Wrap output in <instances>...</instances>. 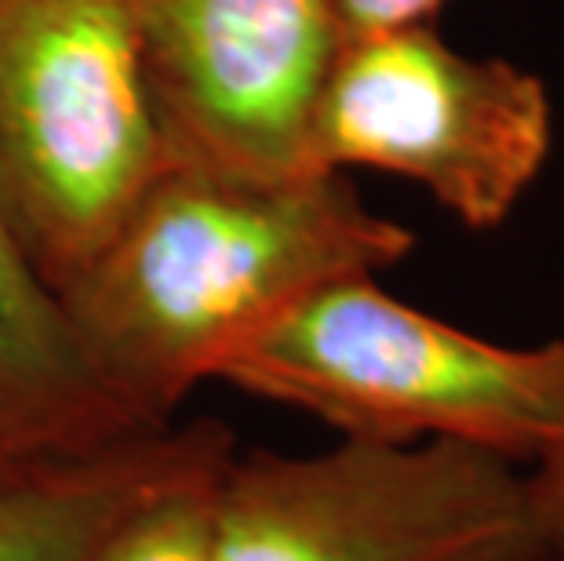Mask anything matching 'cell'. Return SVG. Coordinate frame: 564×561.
I'll return each instance as SVG.
<instances>
[{
	"mask_svg": "<svg viewBox=\"0 0 564 561\" xmlns=\"http://www.w3.org/2000/svg\"><path fill=\"white\" fill-rule=\"evenodd\" d=\"M415 248L346 172L230 175L167 161L58 292L95 384L161 431L204 379L310 292L382 273Z\"/></svg>",
	"mask_w": 564,
	"mask_h": 561,
	"instance_id": "1",
	"label": "cell"
},
{
	"mask_svg": "<svg viewBox=\"0 0 564 561\" xmlns=\"http://www.w3.org/2000/svg\"><path fill=\"white\" fill-rule=\"evenodd\" d=\"M343 438L455 441L535 463L564 434V339L491 343L408 306L371 273L310 292L219 373Z\"/></svg>",
	"mask_w": 564,
	"mask_h": 561,
	"instance_id": "2",
	"label": "cell"
},
{
	"mask_svg": "<svg viewBox=\"0 0 564 561\" xmlns=\"http://www.w3.org/2000/svg\"><path fill=\"white\" fill-rule=\"evenodd\" d=\"M167 161L121 0H0V219L55 295Z\"/></svg>",
	"mask_w": 564,
	"mask_h": 561,
	"instance_id": "3",
	"label": "cell"
},
{
	"mask_svg": "<svg viewBox=\"0 0 564 561\" xmlns=\"http://www.w3.org/2000/svg\"><path fill=\"white\" fill-rule=\"evenodd\" d=\"M212 561H550L518 463L455 441L245 452L212 485Z\"/></svg>",
	"mask_w": 564,
	"mask_h": 561,
	"instance_id": "4",
	"label": "cell"
},
{
	"mask_svg": "<svg viewBox=\"0 0 564 561\" xmlns=\"http://www.w3.org/2000/svg\"><path fill=\"white\" fill-rule=\"evenodd\" d=\"M550 139L543 80L455 52L423 22L339 41L310 110L306 161L390 172L470 230H496L543 172Z\"/></svg>",
	"mask_w": 564,
	"mask_h": 561,
	"instance_id": "5",
	"label": "cell"
},
{
	"mask_svg": "<svg viewBox=\"0 0 564 561\" xmlns=\"http://www.w3.org/2000/svg\"><path fill=\"white\" fill-rule=\"evenodd\" d=\"M178 164L317 172L306 128L335 47V0H121Z\"/></svg>",
	"mask_w": 564,
	"mask_h": 561,
	"instance_id": "6",
	"label": "cell"
},
{
	"mask_svg": "<svg viewBox=\"0 0 564 561\" xmlns=\"http://www.w3.org/2000/svg\"><path fill=\"white\" fill-rule=\"evenodd\" d=\"M237 452L219 420L172 423L110 445L0 467V561H91L158 496L208 477Z\"/></svg>",
	"mask_w": 564,
	"mask_h": 561,
	"instance_id": "7",
	"label": "cell"
},
{
	"mask_svg": "<svg viewBox=\"0 0 564 561\" xmlns=\"http://www.w3.org/2000/svg\"><path fill=\"white\" fill-rule=\"evenodd\" d=\"M142 434L95 384L58 303L0 219V456L37 460Z\"/></svg>",
	"mask_w": 564,
	"mask_h": 561,
	"instance_id": "8",
	"label": "cell"
},
{
	"mask_svg": "<svg viewBox=\"0 0 564 561\" xmlns=\"http://www.w3.org/2000/svg\"><path fill=\"white\" fill-rule=\"evenodd\" d=\"M219 471L135 510L91 561H212V485Z\"/></svg>",
	"mask_w": 564,
	"mask_h": 561,
	"instance_id": "9",
	"label": "cell"
},
{
	"mask_svg": "<svg viewBox=\"0 0 564 561\" xmlns=\"http://www.w3.org/2000/svg\"><path fill=\"white\" fill-rule=\"evenodd\" d=\"M528 504L550 561H564V434L524 471Z\"/></svg>",
	"mask_w": 564,
	"mask_h": 561,
	"instance_id": "10",
	"label": "cell"
},
{
	"mask_svg": "<svg viewBox=\"0 0 564 561\" xmlns=\"http://www.w3.org/2000/svg\"><path fill=\"white\" fill-rule=\"evenodd\" d=\"M444 0H335L339 41L434 22Z\"/></svg>",
	"mask_w": 564,
	"mask_h": 561,
	"instance_id": "11",
	"label": "cell"
},
{
	"mask_svg": "<svg viewBox=\"0 0 564 561\" xmlns=\"http://www.w3.org/2000/svg\"><path fill=\"white\" fill-rule=\"evenodd\" d=\"M41 460V456H37ZM4 463H15V456H0V467H4Z\"/></svg>",
	"mask_w": 564,
	"mask_h": 561,
	"instance_id": "12",
	"label": "cell"
}]
</instances>
